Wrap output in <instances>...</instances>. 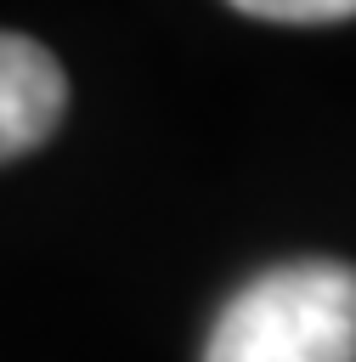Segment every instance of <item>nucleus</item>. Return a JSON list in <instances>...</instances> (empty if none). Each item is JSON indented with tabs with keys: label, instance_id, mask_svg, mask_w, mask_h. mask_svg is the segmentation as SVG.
<instances>
[{
	"label": "nucleus",
	"instance_id": "f257e3e1",
	"mask_svg": "<svg viewBox=\"0 0 356 362\" xmlns=\"http://www.w3.org/2000/svg\"><path fill=\"white\" fill-rule=\"evenodd\" d=\"M203 362H356V266L311 255L249 277L220 305Z\"/></svg>",
	"mask_w": 356,
	"mask_h": 362
},
{
	"label": "nucleus",
	"instance_id": "f03ea898",
	"mask_svg": "<svg viewBox=\"0 0 356 362\" xmlns=\"http://www.w3.org/2000/svg\"><path fill=\"white\" fill-rule=\"evenodd\" d=\"M62 107H68L62 62L40 40L0 28V164L51 141V130L62 124Z\"/></svg>",
	"mask_w": 356,
	"mask_h": 362
},
{
	"label": "nucleus",
	"instance_id": "7ed1b4c3",
	"mask_svg": "<svg viewBox=\"0 0 356 362\" xmlns=\"http://www.w3.org/2000/svg\"><path fill=\"white\" fill-rule=\"evenodd\" d=\"M243 17L260 23H288V28H322V23H345L356 17V0H232Z\"/></svg>",
	"mask_w": 356,
	"mask_h": 362
}]
</instances>
